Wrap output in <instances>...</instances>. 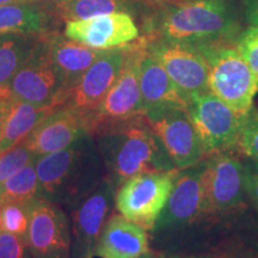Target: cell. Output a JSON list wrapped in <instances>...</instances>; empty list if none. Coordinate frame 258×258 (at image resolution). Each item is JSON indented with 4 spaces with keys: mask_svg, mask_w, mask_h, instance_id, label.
<instances>
[{
    "mask_svg": "<svg viewBox=\"0 0 258 258\" xmlns=\"http://www.w3.org/2000/svg\"><path fill=\"white\" fill-rule=\"evenodd\" d=\"M145 37L167 40L195 47L235 43L240 23L234 0H175L164 2Z\"/></svg>",
    "mask_w": 258,
    "mask_h": 258,
    "instance_id": "cell-1",
    "label": "cell"
},
{
    "mask_svg": "<svg viewBox=\"0 0 258 258\" xmlns=\"http://www.w3.org/2000/svg\"><path fill=\"white\" fill-rule=\"evenodd\" d=\"M38 198L63 209L76 207L104 179L105 170L90 134L69 147L36 158Z\"/></svg>",
    "mask_w": 258,
    "mask_h": 258,
    "instance_id": "cell-2",
    "label": "cell"
},
{
    "mask_svg": "<svg viewBox=\"0 0 258 258\" xmlns=\"http://www.w3.org/2000/svg\"><path fill=\"white\" fill-rule=\"evenodd\" d=\"M92 138L102 157L105 178L116 189L140 173L176 170L145 117Z\"/></svg>",
    "mask_w": 258,
    "mask_h": 258,
    "instance_id": "cell-3",
    "label": "cell"
},
{
    "mask_svg": "<svg viewBox=\"0 0 258 258\" xmlns=\"http://www.w3.org/2000/svg\"><path fill=\"white\" fill-rule=\"evenodd\" d=\"M147 44L146 37H141L124 46V60L120 74L88 124V133L91 137L145 117L140 69Z\"/></svg>",
    "mask_w": 258,
    "mask_h": 258,
    "instance_id": "cell-4",
    "label": "cell"
},
{
    "mask_svg": "<svg viewBox=\"0 0 258 258\" xmlns=\"http://www.w3.org/2000/svg\"><path fill=\"white\" fill-rule=\"evenodd\" d=\"M207 60L208 89L240 115L252 110L258 91V79L235 43H218L198 47Z\"/></svg>",
    "mask_w": 258,
    "mask_h": 258,
    "instance_id": "cell-5",
    "label": "cell"
},
{
    "mask_svg": "<svg viewBox=\"0 0 258 258\" xmlns=\"http://www.w3.org/2000/svg\"><path fill=\"white\" fill-rule=\"evenodd\" d=\"M186 110L205 154L230 152L238 147L247 115L238 114L211 91L194 97Z\"/></svg>",
    "mask_w": 258,
    "mask_h": 258,
    "instance_id": "cell-6",
    "label": "cell"
},
{
    "mask_svg": "<svg viewBox=\"0 0 258 258\" xmlns=\"http://www.w3.org/2000/svg\"><path fill=\"white\" fill-rule=\"evenodd\" d=\"M177 171L140 173L125 180L115 195L117 211L144 230H153L169 200Z\"/></svg>",
    "mask_w": 258,
    "mask_h": 258,
    "instance_id": "cell-7",
    "label": "cell"
},
{
    "mask_svg": "<svg viewBox=\"0 0 258 258\" xmlns=\"http://www.w3.org/2000/svg\"><path fill=\"white\" fill-rule=\"evenodd\" d=\"M49 34L42 35L34 50L10 84L11 98L34 105L66 104L67 92L50 56Z\"/></svg>",
    "mask_w": 258,
    "mask_h": 258,
    "instance_id": "cell-8",
    "label": "cell"
},
{
    "mask_svg": "<svg viewBox=\"0 0 258 258\" xmlns=\"http://www.w3.org/2000/svg\"><path fill=\"white\" fill-rule=\"evenodd\" d=\"M147 42L148 51L159 61L188 104L194 97L209 91V67L198 47L167 40Z\"/></svg>",
    "mask_w": 258,
    "mask_h": 258,
    "instance_id": "cell-9",
    "label": "cell"
},
{
    "mask_svg": "<svg viewBox=\"0 0 258 258\" xmlns=\"http://www.w3.org/2000/svg\"><path fill=\"white\" fill-rule=\"evenodd\" d=\"M30 220L25 238L31 258H71V220L66 209L43 199L29 205Z\"/></svg>",
    "mask_w": 258,
    "mask_h": 258,
    "instance_id": "cell-10",
    "label": "cell"
},
{
    "mask_svg": "<svg viewBox=\"0 0 258 258\" xmlns=\"http://www.w3.org/2000/svg\"><path fill=\"white\" fill-rule=\"evenodd\" d=\"M117 189L104 179L70 211L71 258H93L106 218L114 206Z\"/></svg>",
    "mask_w": 258,
    "mask_h": 258,
    "instance_id": "cell-11",
    "label": "cell"
},
{
    "mask_svg": "<svg viewBox=\"0 0 258 258\" xmlns=\"http://www.w3.org/2000/svg\"><path fill=\"white\" fill-rule=\"evenodd\" d=\"M176 169L182 170L205 158L201 141L185 108H169L145 115Z\"/></svg>",
    "mask_w": 258,
    "mask_h": 258,
    "instance_id": "cell-12",
    "label": "cell"
},
{
    "mask_svg": "<svg viewBox=\"0 0 258 258\" xmlns=\"http://www.w3.org/2000/svg\"><path fill=\"white\" fill-rule=\"evenodd\" d=\"M244 164L228 152L207 158L203 175L202 213H224L244 201Z\"/></svg>",
    "mask_w": 258,
    "mask_h": 258,
    "instance_id": "cell-13",
    "label": "cell"
},
{
    "mask_svg": "<svg viewBox=\"0 0 258 258\" xmlns=\"http://www.w3.org/2000/svg\"><path fill=\"white\" fill-rule=\"evenodd\" d=\"M123 60L124 46L104 50L69 92L64 105L82 116L86 131L93 114L120 74Z\"/></svg>",
    "mask_w": 258,
    "mask_h": 258,
    "instance_id": "cell-14",
    "label": "cell"
},
{
    "mask_svg": "<svg viewBox=\"0 0 258 258\" xmlns=\"http://www.w3.org/2000/svg\"><path fill=\"white\" fill-rule=\"evenodd\" d=\"M207 158L177 171L169 200L154 225V231L179 227L195 220L202 213L203 175Z\"/></svg>",
    "mask_w": 258,
    "mask_h": 258,
    "instance_id": "cell-15",
    "label": "cell"
},
{
    "mask_svg": "<svg viewBox=\"0 0 258 258\" xmlns=\"http://www.w3.org/2000/svg\"><path fill=\"white\" fill-rule=\"evenodd\" d=\"M64 36L90 48L108 50L123 47L139 37V29L127 12L67 22Z\"/></svg>",
    "mask_w": 258,
    "mask_h": 258,
    "instance_id": "cell-16",
    "label": "cell"
},
{
    "mask_svg": "<svg viewBox=\"0 0 258 258\" xmlns=\"http://www.w3.org/2000/svg\"><path fill=\"white\" fill-rule=\"evenodd\" d=\"M86 134L82 116L62 105L44 117L23 141L35 156L42 157L69 147Z\"/></svg>",
    "mask_w": 258,
    "mask_h": 258,
    "instance_id": "cell-17",
    "label": "cell"
},
{
    "mask_svg": "<svg viewBox=\"0 0 258 258\" xmlns=\"http://www.w3.org/2000/svg\"><path fill=\"white\" fill-rule=\"evenodd\" d=\"M150 252L146 230L123 215L112 214L103 228L96 246L101 258H139Z\"/></svg>",
    "mask_w": 258,
    "mask_h": 258,
    "instance_id": "cell-18",
    "label": "cell"
},
{
    "mask_svg": "<svg viewBox=\"0 0 258 258\" xmlns=\"http://www.w3.org/2000/svg\"><path fill=\"white\" fill-rule=\"evenodd\" d=\"M140 91L145 115L169 108H188V103L148 47L141 61Z\"/></svg>",
    "mask_w": 258,
    "mask_h": 258,
    "instance_id": "cell-19",
    "label": "cell"
},
{
    "mask_svg": "<svg viewBox=\"0 0 258 258\" xmlns=\"http://www.w3.org/2000/svg\"><path fill=\"white\" fill-rule=\"evenodd\" d=\"M50 56L64 91L69 92L78 83L90 66L104 53V50L90 48L85 44L59 34H49Z\"/></svg>",
    "mask_w": 258,
    "mask_h": 258,
    "instance_id": "cell-20",
    "label": "cell"
},
{
    "mask_svg": "<svg viewBox=\"0 0 258 258\" xmlns=\"http://www.w3.org/2000/svg\"><path fill=\"white\" fill-rule=\"evenodd\" d=\"M57 108L60 106H40L9 98L0 122V154L22 143L44 117Z\"/></svg>",
    "mask_w": 258,
    "mask_h": 258,
    "instance_id": "cell-21",
    "label": "cell"
},
{
    "mask_svg": "<svg viewBox=\"0 0 258 258\" xmlns=\"http://www.w3.org/2000/svg\"><path fill=\"white\" fill-rule=\"evenodd\" d=\"M55 18L54 11L34 3L0 5V36L49 34Z\"/></svg>",
    "mask_w": 258,
    "mask_h": 258,
    "instance_id": "cell-22",
    "label": "cell"
},
{
    "mask_svg": "<svg viewBox=\"0 0 258 258\" xmlns=\"http://www.w3.org/2000/svg\"><path fill=\"white\" fill-rule=\"evenodd\" d=\"M41 36L42 35L0 36V101L11 98L10 84L34 50Z\"/></svg>",
    "mask_w": 258,
    "mask_h": 258,
    "instance_id": "cell-23",
    "label": "cell"
},
{
    "mask_svg": "<svg viewBox=\"0 0 258 258\" xmlns=\"http://www.w3.org/2000/svg\"><path fill=\"white\" fill-rule=\"evenodd\" d=\"M138 0H63L54 6V14L66 22L88 19L97 16L127 12L135 10Z\"/></svg>",
    "mask_w": 258,
    "mask_h": 258,
    "instance_id": "cell-24",
    "label": "cell"
},
{
    "mask_svg": "<svg viewBox=\"0 0 258 258\" xmlns=\"http://www.w3.org/2000/svg\"><path fill=\"white\" fill-rule=\"evenodd\" d=\"M36 159L30 161L6 180L0 194V206L8 203L29 205L38 199Z\"/></svg>",
    "mask_w": 258,
    "mask_h": 258,
    "instance_id": "cell-25",
    "label": "cell"
},
{
    "mask_svg": "<svg viewBox=\"0 0 258 258\" xmlns=\"http://www.w3.org/2000/svg\"><path fill=\"white\" fill-rule=\"evenodd\" d=\"M36 158L24 141L0 154V194L10 177Z\"/></svg>",
    "mask_w": 258,
    "mask_h": 258,
    "instance_id": "cell-26",
    "label": "cell"
},
{
    "mask_svg": "<svg viewBox=\"0 0 258 258\" xmlns=\"http://www.w3.org/2000/svg\"><path fill=\"white\" fill-rule=\"evenodd\" d=\"M29 205L8 203V205L0 206L2 230L17 234L25 239L28 234L29 220H30Z\"/></svg>",
    "mask_w": 258,
    "mask_h": 258,
    "instance_id": "cell-27",
    "label": "cell"
},
{
    "mask_svg": "<svg viewBox=\"0 0 258 258\" xmlns=\"http://www.w3.org/2000/svg\"><path fill=\"white\" fill-rule=\"evenodd\" d=\"M238 148L246 157L258 160V111L253 109L245 118Z\"/></svg>",
    "mask_w": 258,
    "mask_h": 258,
    "instance_id": "cell-28",
    "label": "cell"
},
{
    "mask_svg": "<svg viewBox=\"0 0 258 258\" xmlns=\"http://www.w3.org/2000/svg\"><path fill=\"white\" fill-rule=\"evenodd\" d=\"M235 47L258 79V28L250 27L241 31Z\"/></svg>",
    "mask_w": 258,
    "mask_h": 258,
    "instance_id": "cell-29",
    "label": "cell"
},
{
    "mask_svg": "<svg viewBox=\"0 0 258 258\" xmlns=\"http://www.w3.org/2000/svg\"><path fill=\"white\" fill-rule=\"evenodd\" d=\"M27 241L24 238L10 232L0 233V258H28Z\"/></svg>",
    "mask_w": 258,
    "mask_h": 258,
    "instance_id": "cell-30",
    "label": "cell"
},
{
    "mask_svg": "<svg viewBox=\"0 0 258 258\" xmlns=\"http://www.w3.org/2000/svg\"><path fill=\"white\" fill-rule=\"evenodd\" d=\"M243 164L245 194L250 196L258 208V160L249 158Z\"/></svg>",
    "mask_w": 258,
    "mask_h": 258,
    "instance_id": "cell-31",
    "label": "cell"
},
{
    "mask_svg": "<svg viewBox=\"0 0 258 258\" xmlns=\"http://www.w3.org/2000/svg\"><path fill=\"white\" fill-rule=\"evenodd\" d=\"M244 17L250 27L258 28V0H244Z\"/></svg>",
    "mask_w": 258,
    "mask_h": 258,
    "instance_id": "cell-32",
    "label": "cell"
},
{
    "mask_svg": "<svg viewBox=\"0 0 258 258\" xmlns=\"http://www.w3.org/2000/svg\"><path fill=\"white\" fill-rule=\"evenodd\" d=\"M63 0H34L35 4H40L43 6H50V8H54V6L60 4Z\"/></svg>",
    "mask_w": 258,
    "mask_h": 258,
    "instance_id": "cell-33",
    "label": "cell"
},
{
    "mask_svg": "<svg viewBox=\"0 0 258 258\" xmlns=\"http://www.w3.org/2000/svg\"><path fill=\"white\" fill-rule=\"evenodd\" d=\"M23 3H34V0H0V5L23 4ZM34 4H35V3H34Z\"/></svg>",
    "mask_w": 258,
    "mask_h": 258,
    "instance_id": "cell-34",
    "label": "cell"
},
{
    "mask_svg": "<svg viewBox=\"0 0 258 258\" xmlns=\"http://www.w3.org/2000/svg\"><path fill=\"white\" fill-rule=\"evenodd\" d=\"M139 258H153L152 257V253H151V251L148 253H146V254H144V256H141V257H139Z\"/></svg>",
    "mask_w": 258,
    "mask_h": 258,
    "instance_id": "cell-35",
    "label": "cell"
},
{
    "mask_svg": "<svg viewBox=\"0 0 258 258\" xmlns=\"http://www.w3.org/2000/svg\"><path fill=\"white\" fill-rule=\"evenodd\" d=\"M185 258H212V257H205V256H201V257H185Z\"/></svg>",
    "mask_w": 258,
    "mask_h": 258,
    "instance_id": "cell-36",
    "label": "cell"
},
{
    "mask_svg": "<svg viewBox=\"0 0 258 258\" xmlns=\"http://www.w3.org/2000/svg\"><path fill=\"white\" fill-rule=\"evenodd\" d=\"M161 2H175V0H161Z\"/></svg>",
    "mask_w": 258,
    "mask_h": 258,
    "instance_id": "cell-37",
    "label": "cell"
},
{
    "mask_svg": "<svg viewBox=\"0 0 258 258\" xmlns=\"http://www.w3.org/2000/svg\"><path fill=\"white\" fill-rule=\"evenodd\" d=\"M0 231H3L2 230V220H0Z\"/></svg>",
    "mask_w": 258,
    "mask_h": 258,
    "instance_id": "cell-38",
    "label": "cell"
}]
</instances>
